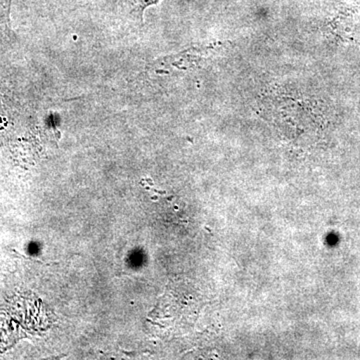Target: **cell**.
Returning a JSON list of instances; mask_svg holds the SVG:
<instances>
[{
    "instance_id": "7a4b0ae2",
    "label": "cell",
    "mask_w": 360,
    "mask_h": 360,
    "mask_svg": "<svg viewBox=\"0 0 360 360\" xmlns=\"http://www.w3.org/2000/svg\"><path fill=\"white\" fill-rule=\"evenodd\" d=\"M11 1L13 0H0V26H8Z\"/></svg>"
},
{
    "instance_id": "6da1fadb",
    "label": "cell",
    "mask_w": 360,
    "mask_h": 360,
    "mask_svg": "<svg viewBox=\"0 0 360 360\" xmlns=\"http://www.w3.org/2000/svg\"><path fill=\"white\" fill-rule=\"evenodd\" d=\"M160 1V0H130V4L132 6V11H134L135 14H137L139 18H141L144 11L148 7L155 6Z\"/></svg>"
}]
</instances>
